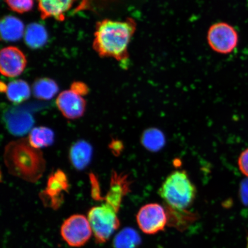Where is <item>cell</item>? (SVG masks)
<instances>
[{"label": "cell", "mask_w": 248, "mask_h": 248, "mask_svg": "<svg viewBox=\"0 0 248 248\" xmlns=\"http://www.w3.org/2000/svg\"><path fill=\"white\" fill-rule=\"evenodd\" d=\"M119 212L107 203L93 207L89 211L88 218L96 243H107L119 228L120 221L117 215Z\"/></svg>", "instance_id": "cell-4"}, {"label": "cell", "mask_w": 248, "mask_h": 248, "mask_svg": "<svg viewBox=\"0 0 248 248\" xmlns=\"http://www.w3.org/2000/svg\"><path fill=\"white\" fill-rule=\"evenodd\" d=\"M5 93L9 101L15 104H20L30 98L31 89L24 80H15L9 83Z\"/></svg>", "instance_id": "cell-18"}, {"label": "cell", "mask_w": 248, "mask_h": 248, "mask_svg": "<svg viewBox=\"0 0 248 248\" xmlns=\"http://www.w3.org/2000/svg\"><path fill=\"white\" fill-rule=\"evenodd\" d=\"M136 221L140 229L144 234L154 235L165 229L169 225V216L166 208L161 204L150 203L140 209Z\"/></svg>", "instance_id": "cell-6"}, {"label": "cell", "mask_w": 248, "mask_h": 248, "mask_svg": "<svg viewBox=\"0 0 248 248\" xmlns=\"http://www.w3.org/2000/svg\"><path fill=\"white\" fill-rule=\"evenodd\" d=\"M246 248H248V235H247V247Z\"/></svg>", "instance_id": "cell-28"}, {"label": "cell", "mask_w": 248, "mask_h": 248, "mask_svg": "<svg viewBox=\"0 0 248 248\" xmlns=\"http://www.w3.org/2000/svg\"><path fill=\"white\" fill-rule=\"evenodd\" d=\"M71 89L82 96L88 94L89 91L88 86L82 82L73 83L71 86Z\"/></svg>", "instance_id": "cell-25"}, {"label": "cell", "mask_w": 248, "mask_h": 248, "mask_svg": "<svg viewBox=\"0 0 248 248\" xmlns=\"http://www.w3.org/2000/svg\"><path fill=\"white\" fill-rule=\"evenodd\" d=\"M69 183L65 173L58 170L49 175L45 190L40 194L43 203L54 209L60 207L64 201V193H68Z\"/></svg>", "instance_id": "cell-8"}, {"label": "cell", "mask_w": 248, "mask_h": 248, "mask_svg": "<svg viewBox=\"0 0 248 248\" xmlns=\"http://www.w3.org/2000/svg\"><path fill=\"white\" fill-rule=\"evenodd\" d=\"M61 234L63 240L71 247L84 246L93 235L88 217L82 215L69 217L61 226Z\"/></svg>", "instance_id": "cell-5"}, {"label": "cell", "mask_w": 248, "mask_h": 248, "mask_svg": "<svg viewBox=\"0 0 248 248\" xmlns=\"http://www.w3.org/2000/svg\"><path fill=\"white\" fill-rule=\"evenodd\" d=\"M141 142L148 150L156 152L164 147L166 139L163 133L159 129L150 128L142 133Z\"/></svg>", "instance_id": "cell-20"}, {"label": "cell", "mask_w": 248, "mask_h": 248, "mask_svg": "<svg viewBox=\"0 0 248 248\" xmlns=\"http://www.w3.org/2000/svg\"><path fill=\"white\" fill-rule=\"evenodd\" d=\"M1 38L8 42H16L22 38L25 32L24 24L17 17L7 16L0 25Z\"/></svg>", "instance_id": "cell-15"}, {"label": "cell", "mask_w": 248, "mask_h": 248, "mask_svg": "<svg viewBox=\"0 0 248 248\" xmlns=\"http://www.w3.org/2000/svg\"><path fill=\"white\" fill-rule=\"evenodd\" d=\"M108 147H109L111 151L112 152L114 155H119L120 152L122 151L123 146L122 142L120 141L113 140Z\"/></svg>", "instance_id": "cell-26"}, {"label": "cell", "mask_w": 248, "mask_h": 248, "mask_svg": "<svg viewBox=\"0 0 248 248\" xmlns=\"http://www.w3.org/2000/svg\"><path fill=\"white\" fill-rule=\"evenodd\" d=\"M138 237L136 232L132 229H123L114 238V248H134L138 244Z\"/></svg>", "instance_id": "cell-21"}, {"label": "cell", "mask_w": 248, "mask_h": 248, "mask_svg": "<svg viewBox=\"0 0 248 248\" xmlns=\"http://www.w3.org/2000/svg\"><path fill=\"white\" fill-rule=\"evenodd\" d=\"M240 193L243 202L248 204V180L241 184Z\"/></svg>", "instance_id": "cell-27"}, {"label": "cell", "mask_w": 248, "mask_h": 248, "mask_svg": "<svg viewBox=\"0 0 248 248\" xmlns=\"http://www.w3.org/2000/svg\"><path fill=\"white\" fill-rule=\"evenodd\" d=\"M25 41L32 48H38L44 46L48 39L45 28L39 23H32L25 31Z\"/></svg>", "instance_id": "cell-16"}, {"label": "cell", "mask_w": 248, "mask_h": 248, "mask_svg": "<svg viewBox=\"0 0 248 248\" xmlns=\"http://www.w3.org/2000/svg\"><path fill=\"white\" fill-rule=\"evenodd\" d=\"M130 183L128 175L112 171L111 175L110 188L104 200L106 203L116 210H120L123 199L129 193Z\"/></svg>", "instance_id": "cell-12"}, {"label": "cell", "mask_w": 248, "mask_h": 248, "mask_svg": "<svg viewBox=\"0 0 248 248\" xmlns=\"http://www.w3.org/2000/svg\"><path fill=\"white\" fill-rule=\"evenodd\" d=\"M90 179L92 185V195L93 199L96 201L104 200V198L101 195L100 185L98 179L93 173L90 174Z\"/></svg>", "instance_id": "cell-23"}, {"label": "cell", "mask_w": 248, "mask_h": 248, "mask_svg": "<svg viewBox=\"0 0 248 248\" xmlns=\"http://www.w3.org/2000/svg\"><path fill=\"white\" fill-rule=\"evenodd\" d=\"M26 65V58L19 49L15 46H8L2 49L0 55V70L3 76L11 78L20 76Z\"/></svg>", "instance_id": "cell-10"}, {"label": "cell", "mask_w": 248, "mask_h": 248, "mask_svg": "<svg viewBox=\"0 0 248 248\" xmlns=\"http://www.w3.org/2000/svg\"><path fill=\"white\" fill-rule=\"evenodd\" d=\"M55 134L47 127L39 126L31 130L29 141L33 148L39 149L50 146L54 143Z\"/></svg>", "instance_id": "cell-17"}, {"label": "cell", "mask_w": 248, "mask_h": 248, "mask_svg": "<svg viewBox=\"0 0 248 248\" xmlns=\"http://www.w3.org/2000/svg\"><path fill=\"white\" fill-rule=\"evenodd\" d=\"M9 7L17 13H24L31 10L33 5V0H5Z\"/></svg>", "instance_id": "cell-22"}, {"label": "cell", "mask_w": 248, "mask_h": 248, "mask_svg": "<svg viewBox=\"0 0 248 248\" xmlns=\"http://www.w3.org/2000/svg\"><path fill=\"white\" fill-rule=\"evenodd\" d=\"M4 159L9 173L27 182L36 183L45 171L46 160L42 152L33 148L29 139L9 142L5 148Z\"/></svg>", "instance_id": "cell-3"}, {"label": "cell", "mask_w": 248, "mask_h": 248, "mask_svg": "<svg viewBox=\"0 0 248 248\" xmlns=\"http://www.w3.org/2000/svg\"><path fill=\"white\" fill-rule=\"evenodd\" d=\"M238 167L242 173L248 178V149L240 155L238 159Z\"/></svg>", "instance_id": "cell-24"}, {"label": "cell", "mask_w": 248, "mask_h": 248, "mask_svg": "<svg viewBox=\"0 0 248 248\" xmlns=\"http://www.w3.org/2000/svg\"><path fill=\"white\" fill-rule=\"evenodd\" d=\"M93 148L91 144L81 140L75 142L70 148V162L76 170H83L91 162Z\"/></svg>", "instance_id": "cell-14"}, {"label": "cell", "mask_w": 248, "mask_h": 248, "mask_svg": "<svg viewBox=\"0 0 248 248\" xmlns=\"http://www.w3.org/2000/svg\"><path fill=\"white\" fill-rule=\"evenodd\" d=\"M136 27L132 18L125 21L102 20L96 27L93 48L102 57L125 61L128 58V47Z\"/></svg>", "instance_id": "cell-2"}, {"label": "cell", "mask_w": 248, "mask_h": 248, "mask_svg": "<svg viewBox=\"0 0 248 248\" xmlns=\"http://www.w3.org/2000/svg\"><path fill=\"white\" fill-rule=\"evenodd\" d=\"M58 91L57 83L53 80L49 78H42L36 80L33 86L34 95L40 100H51L57 94Z\"/></svg>", "instance_id": "cell-19"}, {"label": "cell", "mask_w": 248, "mask_h": 248, "mask_svg": "<svg viewBox=\"0 0 248 248\" xmlns=\"http://www.w3.org/2000/svg\"><path fill=\"white\" fill-rule=\"evenodd\" d=\"M77 0H37L43 19L52 17L58 20L64 19L65 15Z\"/></svg>", "instance_id": "cell-13"}, {"label": "cell", "mask_w": 248, "mask_h": 248, "mask_svg": "<svg viewBox=\"0 0 248 248\" xmlns=\"http://www.w3.org/2000/svg\"><path fill=\"white\" fill-rule=\"evenodd\" d=\"M2 119L8 132L15 136L26 135L35 123L32 114L20 108H12L5 110Z\"/></svg>", "instance_id": "cell-9"}, {"label": "cell", "mask_w": 248, "mask_h": 248, "mask_svg": "<svg viewBox=\"0 0 248 248\" xmlns=\"http://www.w3.org/2000/svg\"><path fill=\"white\" fill-rule=\"evenodd\" d=\"M207 42L210 48L217 53H231L238 42L237 31L226 23H217L212 25L207 32Z\"/></svg>", "instance_id": "cell-7"}, {"label": "cell", "mask_w": 248, "mask_h": 248, "mask_svg": "<svg viewBox=\"0 0 248 248\" xmlns=\"http://www.w3.org/2000/svg\"><path fill=\"white\" fill-rule=\"evenodd\" d=\"M159 194L166 203L169 225L184 230L193 221L187 212L196 197L197 190L185 170L170 173L159 188Z\"/></svg>", "instance_id": "cell-1"}, {"label": "cell", "mask_w": 248, "mask_h": 248, "mask_svg": "<svg viewBox=\"0 0 248 248\" xmlns=\"http://www.w3.org/2000/svg\"><path fill=\"white\" fill-rule=\"evenodd\" d=\"M57 105L62 114L68 119H78L85 111V100L82 95L71 89L62 92L59 95Z\"/></svg>", "instance_id": "cell-11"}]
</instances>
